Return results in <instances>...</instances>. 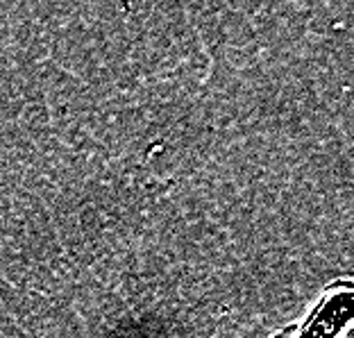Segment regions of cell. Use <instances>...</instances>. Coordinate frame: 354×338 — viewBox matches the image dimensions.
Wrapping results in <instances>:
<instances>
[{"label": "cell", "mask_w": 354, "mask_h": 338, "mask_svg": "<svg viewBox=\"0 0 354 338\" xmlns=\"http://www.w3.org/2000/svg\"><path fill=\"white\" fill-rule=\"evenodd\" d=\"M354 318V281L334 279L323 288L318 300L268 338H348Z\"/></svg>", "instance_id": "6da1fadb"}]
</instances>
